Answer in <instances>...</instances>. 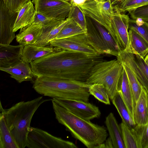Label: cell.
Wrapping results in <instances>:
<instances>
[{
  "instance_id": "6da1fadb",
  "label": "cell",
  "mask_w": 148,
  "mask_h": 148,
  "mask_svg": "<svg viewBox=\"0 0 148 148\" xmlns=\"http://www.w3.org/2000/svg\"><path fill=\"white\" fill-rule=\"evenodd\" d=\"M104 61L103 55L91 54L56 47L53 52L30 63L36 77L85 82L94 66Z\"/></svg>"
},
{
  "instance_id": "7a4b0ae2",
  "label": "cell",
  "mask_w": 148,
  "mask_h": 148,
  "mask_svg": "<svg viewBox=\"0 0 148 148\" xmlns=\"http://www.w3.org/2000/svg\"><path fill=\"white\" fill-rule=\"evenodd\" d=\"M56 118L72 136L88 148H95L103 143L108 134L106 128L94 123L72 114L51 99Z\"/></svg>"
},
{
  "instance_id": "3957f363",
  "label": "cell",
  "mask_w": 148,
  "mask_h": 148,
  "mask_svg": "<svg viewBox=\"0 0 148 148\" xmlns=\"http://www.w3.org/2000/svg\"><path fill=\"white\" fill-rule=\"evenodd\" d=\"M51 100L40 96L30 101H20L7 109L3 108L0 102V113L19 148L27 147L31 122L35 112L42 103Z\"/></svg>"
},
{
  "instance_id": "277c9868",
  "label": "cell",
  "mask_w": 148,
  "mask_h": 148,
  "mask_svg": "<svg viewBox=\"0 0 148 148\" xmlns=\"http://www.w3.org/2000/svg\"><path fill=\"white\" fill-rule=\"evenodd\" d=\"M89 86L81 81L41 76L36 77L33 88L38 93L53 99L88 102Z\"/></svg>"
},
{
  "instance_id": "5b68a950",
  "label": "cell",
  "mask_w": 148,
  "mask_h": 148,
  "mask_svg": "<svg viewBox=\"0 0 148 148\" xmlns=\"http://www.w3.org/2000/svg\"><path fill=\"white\" fill-rule=\"evenodd\" d=\"M123 69L122 63L117 59L100 62L93 67L86 82L89 85H103L112 100L118 91Z\"/></svg>"
},
{
  "instance_id": "8992f818",
  "label": "cell",
  "mask_w": 148,
  "mask_h": 148,
  "mask_svg": "<svg viewBox=\"0 0 148 148\" xmlns=\"http://www.w3.org/2000/svg\"><path fill=\"white\" fill-rule=\"evenodd\" d=\"M79 6L86 15L109 32L111 20L114 12L110 0H88Z\"/></svg>"
},
{
  "instance_id": "52a82bcc",
  "label": "cell",
  "mask_w": 148,
  "mask_h": 148,
  "mask_svg": "<svg viewBox=\"0 0 148 148\" xmlns=\"http://www.w3.org/2000/svg\"><path fill=\"white\" fill-rule=\"evenodd\" d=\"M28 148H77L73 143L57 137L40 129L30 127L27 138Z\"/></svg>"
},
{
  "instance_id": "ba28073f",
  "label": "cell",
  "mask_w": 148,
  "mask_h": 148,
  "mask_svg": "<svg viewBox=\"0 0 148 148\" xmlns=\"http://www.w3.org/2000/svg\"><path fill=\"white\" fill-rule=\"evenodd\" d=\"M36 11L59 21L68 18L72 5L67 0H33Z\"/></svg>"
},
{
  "instance_id": "9c48e42d",
  "label": "cell",
  "mask_w": 148,
  "mask_h": 148,
  "mask_svg": "<svg viewBox=\"0 0 148 148\" xmlns=\"http://www.w3.org/2000/svg\"><path fill=\"white\" fill-rule=\"evenodd\" d=\"M52 100L73 114L87 121L99 118L101 115L99 108L88 102L56 98Z\"/></svg>"
},
{
  "instance_id": "30bf717a",
  "label": "cell",
  "mask_w": 148,
  "mask_h": 148,
  "mask_svg": "<svg viewBox=\"0 0 148 148\" xmlns=\"http://www.w3.org/2000/svg\"><path fill=\"white\" fill-rule=\"evenodd\" d=\"M130 18L127 15L114 12L111 20L109 32L122 51H126L129 44Z\"/></svg>"
},
{
  "instance_id": "8fae6325",
  "label": "cell",
  "mask_w": 148,
  "mask_h": 148,
  "mask_svg": "<svg viewBox=\"0 0 148 148\" xmlns=\"http://www.w3.org/2000/svg\"><path fill=\"white\" fill-rule=\"evenodd\" d=\"M49 44L64 50L91 54H99L88 43L85 33L65 38L55 39L50 42Z\"/></svg>"
},
{
  "instance_id": "7c38bea8",
  "label": "cell",
  "mask_w": 148,
  "mask_h": 148,
  "mask_svg": "<svg viewBox=\"0 0 148 148\" xmlns=\"http://www.w3.org/2000/svg\"><path fill=\"white\" fill-rule=\"evenodd\" d=\"M117 59L130 67L148 93V66L144 58L139 55L122 51L117 57Z\"/></svg>"
},
{
  "instance_id": "4fadbf2b",
  "label": "cell",
  "mask_w": 148,
  "mask_h": 148,
  "mask_svg": "<svg viewBox=\"0 0 148 148\" xmlns=\"http://www.w3.org/2000/svg\"><path fill=\"white\" fill-rule=\"evenodd\" d=\"M17 14L8 8L0 0V44L10 45L16 38L13 29Z\"/></svg>"
},
{
  "instance_id": "5bb4252c",
  "label": "cell",
  "mask_w": 148,
  "mask_h": 148,
  "mask_svg": "<svg viewBox=\"0 0 148 148\" xmlns=\"http://www.w3.org/2000/svg\"><path fill=\"white\" fill-rule=\"evenodd\" d=\"M24 46L0 44V67L13 66L21 60Z\"/></svg>"
},
{
  "instance_id": "9a60e30c",
  "label": "cell",
  "mask_w": 148,
  "mask_h": 148,
  "mask_svg": "<svg viewBox=\"0 0 148 148\" xmlns=\"http://www.w3.org/2000/svg\"><path fill=\"white\" fill-rule=\"evenodd\" d=\"M87 38L89 44L99 54L113 56L112 51L104 42L94 23L87 16Z\"/></svg>"
},
{
  "instance_id": "2e32d148",
  "label": "cell",
  "mask_w": 148,
  "mask_h": 148,
  "mask_svg": "<svg viewBox=\"0 0 148 148\" xmlns=\"http://www.w3.org/2000/svg\"><path fill=\"white\" fill-rule=\"evenodd\" d=\"M0 70L9 74L10 77L19 83L32 80L36 77L29 63L21 59L15 65L7 68L0 67Z\"/></svg>"
},
{
  "instance_id": "e0dca14e",
  "label": "cell",
  "mask_w": 148,
  "mask_h": 148,
  "mask_svg": "<svg viewBox=\"0 0 148 148\" xmlns=\"http://www.w3.org/2000/svg\"><path fill=\"white\" fill-rule=\"evenodd\" d=\"M118 91L120 92L129 114L134 120V114L135 103L132 89L126 72L123 68L118 86Z\"/></svg>"
},
{
  "instance_id": "ac0fdd59",
  "label": "cell",
  "mask_w": 148,
  "mask_h": 148,
  "mask_svg": "<svg viewBox=\"0 0 148 148\" xmlns=\"http://www.w3.org/2000/svg\"><path fill=\"white\" fill-rule=\"evenodd\" d=\"M36 12L33 3L31 1L25 4L18 12L17 17L13 27L15 32L18 30L32 24Z\"/></svg>"
},
{
  "instance_id": "d6986e66",
  "label": "cell",
  "mask_w": 148,
  "mask_h": 148,
  "mask_svg": "<svg viewBox=\"0 0 148 148\" xmlns=\"http://www.w3.org/2000/svg\"><path fill=\"white\" fill-rule=\"evenodd\" d=\"M105 123L112 142L113 148H125L120 125L112 113H110L106 117Z\"/></svg>"
},
{
  "instance_id": "ffe728a7",
  "label": "cell",
  "mask_w": 148,
  "mask_h": 148,
  "mask_svg": "<svg viewBox=\"0 0 148 148\" xmlns=\"http://www.w3.org/2000/svg\"><path fill=\"white\" fill-rule=\"evenodd\" d=\"M134 119L136 125H145L148 123V93L144 87L135 103Z\"/></svg>"
},
{
  "instance_id": "44dd1931",
  "label": "cell",
  "mask_w": 148,
  "mask_h": 148,
  "mask_svg": "<svg viewBox=\"0 0 148 148\" xmlns=\"http://www.w3.org/2000/svg\"><path fill=\"white\" fill-rule=\"evenodd\" d=\"M42 28L41 25L32 23L20 31L16 36V40L19 45L23 46L34 45L40 37Z\"/></svg>"
},
{
  "instance_id": "7402d4cb",
  "label": "cell",
  "mask_w": 148,
  "mask_h": 148,
  "mask_svg": "<svg viewBox=\"0 0 148 148\" xmlns=\"http://www.w3.org/2000/svg\"><path fill=\"white\" fill-rule=\"evenodd\" d=\"M128 34L129 47L125 52L138 54L144 58L148 53V42L132 29L129 30Z\"/></svg>"
},
{
  "instance_id": "603a6c76",
  "label": "cell",
  "mask_w": 148,
  "mask_h": 148,
  "mask_svg": "<svg viewBox=\"0 0 148 148\" xmlns=\"http://www.w3.org/2000/svg\"><path fill=\"white\" fill-rule=\"evenodd\" d=\"M56 47L47 46L40 47L34 45H28L24 46L21 59L30 63L35 60L53 51Z\"/></svg>"
},
{
  "instance_id": "cb8c5ba5",
  "label": "cell",
  "mask_w": 148,
  "mask_h": 148,
  "mask_svg": "<svg viewBox=\"0 0 148 148\" xmlns=\"http://www.w3.org/2000/svg\"><path fill=\"white\" fill-rule=\"evenodd\" d=\"M112 101L120 115L122 122L130 129L134 128L136 125L129 114L119 91H117Z\"/></svg>"
},
{
  "instance_id": "d4e9b609",
  "label": "cell",
  "mask_w": 148,
  "mask_h": 148,
  "mask_svg": "<svg viewBox=\"0 0 148 148\" xmlns=\"http://www.w3.org/2000/svg\"><path fill=\"white\" fill-rule=\"evenodd\" d=\"M0 148H19L0 113Z\"/></svg>"
},
{
  "instance_id": "484cf974",
  "label": "cell",
  "mask_w": 148,
  "mask_h": 148,
  "mask_svg": "<svg viewBox=\"0 0 148 148\" xmlns=\"http://www.w3.org/2000/svg\"><path fill=\"white\" fill-rule=\"evenodd\" d=\"M120 125L125 148H142L140 141L134 128L130 129L122 121Z\"/></svg>"
},
{
  "instance_id": "4316f807",
  "label": "cell",
  "mask_w": 148,
  "mask_h": 148,
  "mask_svg": "<svg viewBox=\"0 0 148 148\" xmlns=\"http://www.w3.org/2000/svg\"><path fill=\"white\" fill-rule=\"evenodd\" d=\"M94 23L106 44L112 52L113 56L117 57L122 51L121 48L103 27L96 22L94 21Z\"/></svg>"
},
{
  "instance_id": "83f0119b",
  "label": "cell",
  "mask_w": 148,
  "mask_h": 148,
  "mask_svg": "<svg viewBox=\"0 0 148 148\" xmlns=\"http://www.w3.org/2000/svg\"><path fill=\"white\" fill-rule=\"evenodd\" d=\"M121 62L126 72L133 94L135 103L140 95L143 87L137 78L130 67L127 64L123 62Z\"/></svg>"
},
{
  "instance_id": "f1b7e54d",
  "label": "cell",
  "mask_w": 148,
  "mask_h": 148,
  "mask_svg": "<svg viewBox=\"0 0 148 148\" xmlns=\"http://www.w3.org/2000/svg\"><path fill=\"white\" fill-rule=\"evenodd\" d=\"M68 18L64 25L55 39L66 38L79 34L85 33L83 30L71 18Z\"/></svg>"
},
{
  "instance_id": "f546056e",
  "label": "cell",
  "mask_w": 148,
  "mask_h": 148,
  "mask_svg": "<svg viewBox=\"0 0 148 148\" xmlns=\"http://www.w3.org/2000/svg\"><path fill=\"white\" fill-rule=\"evenodd\" d=\"M88 92L100 102L106 105L110 104L108 94L104 86L101 84H95L90 85Z\"/></svg>"
},
{
  "instance_id": "4dcf8cb0",
  "label": "cell",
  "mask_w": 148,
  "mask_h": 148,
  "mask_svg": "<svg viewBox=\"0 0 148 148\" xmlns=\"http://www.w3.org/2000/svg\"><path fill=\"white\" fill-rule=\"evenodd\" d=\"M129 29L135 31L148 42V22L140 18L136 20L130 18Z\"/></svg>"
},
{
  "instance_id": "1f68e13d",
  "label": "cell",
  "mask_w": 148,
  "mask_h": 148,
  "mask_svg": "<svg viewBox=\"0 0 148 148\" xmlns=\"http://www.w3.org/2000/svg\"><path fill=\"white\" fill-rule=\"evenodd\" d=\"M85 15L79 6L72 5L68 18L72 19L86 33L87 22Z\"/></svg>"
},
{
  "instance_id": "d6a6232c",
  "label": "cell",
  "mask_w": 148,
  "mask_h": 148,
  "mask_svg": "<svg viewBox=\"0 0 148 148\" xmlns=\"http://www.w3.org/2000/svg\"><path fill=\"white\" fill-rule=\"evenodd\" d=\"M63 21L54 20L47 25L42 27L40 37L34 45L41 47L47 46V40L51 30Z\"/></svg>"
},
{
  "instance_id": "836d02e7",
  "label": "cell",
  "mask_w": 148,
  "mask_h": 148,
  "mask_svg": "<svg viewBox=\"0 0 148 148\" xmlns=\"http://www.w3.org/2000/svg\"><path fill=\"white\" fill-rule=\"evenodd\" d=\"M140 140L142 148H148V123L145 125H136L134 127Z\"/></svg>"
},
{
  "instance_id": "e575fe53",
  "label": "cell",
  "mask_w": 148,
  "mask_h": 148,
  "mask_svg": "<svg viewBox=\"0 0 148 148\" xmlns=\"http://www.w3.org/2000/svg\"><path fill=\"white\" fill-rule=\"evenodd\" d=\"M129 13L133 19L136 20L140 18L144 21H148V4L137 8Z\"/></svg>"
},
{
  "instance_id": "d590c367",
  "label": "cell",
  "mask_w": 148,
  "mask_h": 148,
  "mask_svg": "<svg viewBox=\"0 0 148 148\" xmlns=\"http://www.w3.org/2000/svg\"><path fill=\"white\" fill-rule=\"evenodd\" d=\"M7 7L11 10L18 12L25 3L31 0H2Z\"/></svg>"
},
{
  "instance_id": "8d00e7d4",
  "label": "cell",
  "mask_w": 148,
  "mask_h": 148,
  "mask_svg": "<svg viewBox=\"0 0 148 148\" xmlns=\"http://www.w3.org/2000/svg\"><path fill=\"white\" fill-rule=\"evenodd\" d=\"M54 20L56 19L47 17L36 11L32 23L38 24L43 27L47 25Z\"/></svg>"
},
{
  "instance_id": "74e56055",
  "label": "cell",
  "mask_w": 148,
  "mask_h": 148,
  "mask_svg": "<svg viewBox=\"0 0 148 148\" xmlns=\"http://www.w3.org/2000/svg\"><path fill=\"white\" fill-rule=\"evenodd\" d=\"M113 148L112 142L110 137L106 139L103 143L97 145L95 148Z\"/></svg>"
},
{
  "instance_id": "f35d334b",
  "label": "cell",
  "mask_w": 148,
  "mask_h": 148,
  "mask_svg": "<svg viewBox=\"0 0 148 148\" xmlns=\"http://www.w3.org/2000/svg\"><path fill=\"white\" fill-rule=\"evenodd\" d=\"M88 0H71L72 5L79 6L82 5Z\"/></svg>"
},
{
  "instance_id": "ab89813d",
  "label": "cell",
  "mask_w": 148,
  "mask_h": 148,
  "mask_svg": "<svg viewBox=\"0 0 148 148\" xmlns=\"http://www.w3.org/2000/svg\"><path fill=\"white\" fill-rule=\"evenodd\" d=\"M145 61L147 64V65L148 66V54L145 56V58H144Z\"/></svg>"
},
{
  "instance_id": "60d3db41",
  "label": "cell",
  "mask_w": 148,
  "mask_h": 148,
  "mask_svg": "<svg viewBox=\"0 0 148 148\" xmlns=\"http://www.w3.org/2000/svg\"><path fill=\"white\" fill-rule=\"evenodd\" d=\"M118 0H110L111 5H113L115 4Z\"/></svg>"
},
{
  "instance_id": "b9f144b4",
  "label": "cell",
  "mask_w": 148,
  "mask_h": 148,
  "mask_svg": "<svg viewBox=\"0 0 148 148\" xmlns=\"http://www.w3.org/2000/svg\"><path fill=\"white\" fill-rule=\"evenodd\" d=\"M103 1H108V0H103Z\"/></svg>"
},
{
  "instance_id": "7bdbcfd3",
  "label": "cell",
  "mask_w": 148,
  "mask_h": 148,
  "mask_svg": "<svg viewBox=\"0 0 148 148\" xmlns=\"http://www.w3.org/2000/svg\"><path fill=\"white\" fill-rule=\"evenodd\" d=\"M120 0H118V1H120Z\"/></svg>"
}]
</instances>
